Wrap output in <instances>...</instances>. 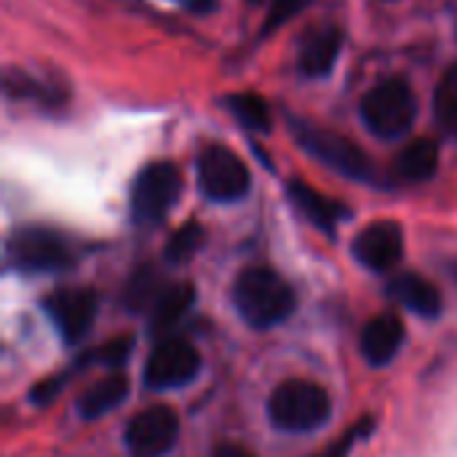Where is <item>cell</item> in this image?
Segmentation results:
<instances>
[{
    "label": "cell",
    "instance_id": "cell-24",
    "mask_svg": "<svg viewBox=\"0 0 457 457\" xmlns=\"http://www.w3.org/2000/svg\"><path fill=\"white\" fill-rule=\"evenodd\" d=\"M370 426H372L370 420H367V423H361L359 428H353L351 434H345L340 442H335L332 447H327L324 453H319V455H313V457H348V453L353 450V445L361 439V434H367V431H370Z\"/></svg>",
    "mask_w": 457,
    "mask_h": 457
},
{
    "label": "cell",
    "instance_id": "cell-5",
    "mask_svg": "<svg viewBox=\"0 0 457 457\" xmlns=\"http://www.w3.org/2000/svg\"><path fill=\"white\" fill-rule=\"evenodd\" d=\"M182 193L179 169L169 161L150 163L139 171L131 187V217L139 225L161 222Z\"/></svg>",
    "mask_w": 457,
    "mask_h": 457
},
{
    "label": "cell",
    "instance_id": "cell-19",
    "mask_svg": "<svg viewBox=\"0 0 457 457\" xmlns=\"http://www.w3.org/2000/svg\"><path fill=\"white\" fill-rule=\"evenodd\" d=\"M434 115H436V123L450 137H457V62L442 75V80L436 86Z\"/></svg>",
    "mask_w": 457,
    "mask_h": 457
},
{
    "label": "cell",
    "instance_id": "cell-12",
    "mask_svg": "<svg viewBox=\"0 0 457 457\" xmlns=\"http://www.w3.org/2000/svg\"><path fill=\"white\" fill-rule=\"evenodd\" d=\"M404 324L396 313H380L361 332V356L372 367H386L404 345Z\"/></svg>",
    "mask_w": 457,
    "mask_h": 457
},
{
    "label": "cell",
    "instance_id": "cell-9",
    "mask_svg": "<svg viewBox=\"0 0 457 457\" xmlns=\"http://www.w3.org/2000/svg\"><path fill=\"white\" fill-rule=\"evenodd\" d=\"M179 439V418L171 407H150L131 418L123 445L131 457H163Z\"/></svg>",
    "mask_w": 457,
    "mask_h": 457
},
{
    "label": "cell",
    "instance_id": "cell-7",
    "mask_svg": "<svg viewBox=\"0 0 457 457\" xmlns=\"http://www.w3.org/2000/svg\"><path fill=\"white\" fill-rule=\"evenodd\" d=\"M198 185L209 201L233 204L249 193L252 177L246 163L233 150L222 145H212L198 158Z\"/></svg>",
    "mask_w": 457,
    "mask_h": 457
},
{
    "label": "cell",
    "instance_id": "cell-10",
    "mask_svg": "<svg viewBox=\"0 0 457 457\" xmlns=\"http://www.w3.org/2000/svg\"><path fill=\"white\" fill-rule=\"evenodd\" d=\"M96 295L86 287H67L46 297V313L64 343H78L96 319Z\"/></svg>",
    "mask_w": 457,
    "mask_h": 457
},
{
    "label": "cell",
    "instance_id": "cell-16",
    "mask_svg": "<svg viewBox=\"0 0 457 457\" xmlns=\"http://www.w3.org/2000/svg\"><path fill=\"white\" fill-rule=\"evenodd\" d=\"M126 396H129V378L123 372H112L83 391V396L78 399V415L83 420H96L112 412L115 407H120Z\"/></svg>",
    "mask_w": 457,
    "mask_h": 457
},
{
    "label": "cell",
    "instance_id": "cell-3",
    "mask_svg": "<svg viewBox=\"0 0 457 457\" xmlns=\"http://www.w3.org/2000/svg\"><path fill=\"white\" fill-rule=\"evenodd\" d=\"M361 118L364 126L380 139L404 137L418 118V102L412 88L404 80L378 83L361 99Z\"/></svg>",
    "mask_w": 457,
    "mask_h": 457
},
{
    "label": "cell",
    "instance_id": "cell-11",
    "mask_svg": "<svg viewBox=\"0 0 457 457\" xmlns=\"http://www.w3.org/2000/svg\"><path fill=\"white\" fill-rule=\"evenodd\" d=\"M353 257L375 270L386 273L396 268L404 257V233L394 220H378L367 225L356 238H353Z\"/></svg>",
    "mask_w": 457,
    "mask_h": 457
},
{
    "label": "cell",
    "instance_id": "cell-18",
    "mask_svg": "<svg viewBox=\"0 0 457 457\" xmlns=\"http://www.w3.org/2000/svg\"><path fill=\"white\" fill-rule=\"evenodd\" d=\"M195 303V287L193 284H171L166 287L155 305H153V329L163 332V329H171L177 321H182V316L193 308Z\"/></svg>",
    "mask_w": 457,
    "mask_h": 457
},
{
    "label": "cell",
    "instance_id": "cell-26",
    "mask_svg": "<svg viewBox=\"0 0 457 457\" xmlns=\"http://www.w3.org/2000/svg\"><path fill=\"white\" fill-rule=\"evenodd\" d=\"M212 457H254L246 447H241V445H220Z\"/></svg>",
    "mask_w": 457,
    "mask_h": 457
},
{
    "label": "cell",
    "instance_id": "cell-6",
    "mask_svg": "<svg viewBox=\"0 0 457 457\" xmlns=\"http://www.w3.org/2000/svg\"><path fill=\"white\" fill-rule=\"evenodd\" d=\"M295 137L305 153H311L316 161L329 166L332 171L356 179V182H370L372 179V163L370 158L345 137L324 129H313L305 123H295Z\"/></svg>",
    "mask_w": 457,
    "mask_h": 457
},
{
    "label": "cell",
    "instance_id": "cell-22",
    "mask_svg": "<svg viewBox=\"0 0 457 457\" xmlns=\"http://www.w3.org/2000/svg\"><path fill=\"white\" fill-rule=\"evenodd\" d=\"M131 348H134V340L129 335H120L115 340L104 343L102 348H96V361L99 364H107V367H120L129 359Z\"/></svg>",
    "mask_w": 457,
    "mask_h": 457
},
{
    "label": "cell",
    "instance_id": "cell-21",
    "mask_svg": "<svg viewBox=\"0 0 457 457\" xmlns=\"http://www.w3.org/2000/svg\"><path fill=\"white\" fill-rule=\"evenodd\" d=\"M204 244V228L198 222H187L182 225L171 238H169V246H166V260L179 265V262H187Z\"/></svg>",
    "mask_w": 457,
    "mask_h": 457
},
{
    "label": "cell",
    "instance_id": "cell-27",
    "mask_svg": "<svg viewBox=\"0 0 457 457\" xmlns=\"http://www.w3.org/2000/svg\"><path fill=\"white\" fill-rule=\"evenodd\" d=\"M182 3H185L187 8H193V11H209V8L214 5L212 0H182Z\"/></svg>",
    "mask_w": 457,
    "mask_h": 457
},
{
    "label": "cell",
    "instance_id": "cell-1",
    "mask_svg": "<svg viewBox=\"0 0 457 457\" xmlns=\"http://www.w3.org/2000/svg\"><path fill=\"white\" fill-rule=\"evenodd\" d=\"M233 303L249 327L270 329L295 313L297 295L276 270L265 265H252L238 273L233 284Z\"/></svg>",
    "mask_w": 457,
    "mask_h": 457
},
{
    "label": "cell",
    "instance_id": "cell-13",
    "mask_svg": "<svg viewBox=\"0 0 457 457\" xmlns=\"http://www.w3.org/2000/svg\"><path fill=\"white\" fill-rule=\"evenodd\" d=\"M340 48H343V35L335 29V27H321L316 29L300 48V72L305 78H321L327 75L337 56H340Z\"/></svg>",
    "mask_w": 457,
    "mask_h": 457
},
{
    "label": "cell",
    "instance_id": "cell-8",
    "mask_svg": "<svg viewBox=\"0 0 457 457\" xmlns=\"http://www.w3.org/2000/svg\"><path fill=\"white\" fill-rule=\"evenodd\" d=\"M201 372V353L187 340L171 337L155 345L145 364V383L153 391H171L193 383Z\"/></svg>",
    "mask_w": 457,
    "mask_h": 457
},
{
    "label": "cell",
    "instance_id": "cell-17",
    "mask_svg": "<svg viewBox=\"0 0 457 457\" xmlns=\"http://www.w3.org/2000/svg\"><path fill=\"white\" fill-rule=\"evenodd\" d=\"M436 169H439V147L434 139H415L396 158V171L407 182H426L436 174Z\"/></svg>",
    "mask_w": 457,
    "mask_h": 457
},
{
    "label": "cell",
    "instance_id": "cell-4",
    "mask_svg": "<svg viewBox=\"0 0 457 457\" xmlns=\"http://www.w3.org/2000/svg\"><path fill=\"white\" fill-rule=\"evenodd\" d=\"M8 262L24 273H54L75 262L72 244L48 228H21L8 241Z\"/></svg>",
    "mask_w": 457,
    "mask_h": 457
},
{
    "label": "cell",
    "instance_id": "cell-2",
    "mask_svg": "<svg viewBox=\"0 0 457 457\" xmlns=\"http://www.w3.org/2000/svg\"><path fill=\"white\" fill-rule=\"evenodd\" d=\"M268 415L276 428L289 434H305L321 428L332 415L329 394L313 380H287L281 383L268 402Z\"/></svg>",
    "mask_w": 457,
    "mask_h": 457
},
{
    "label": "cell",
    "instance_id": "cell-25",
    "mask_svg": "<svg viewBox=\"0 0 457 457\" xmlns=\"http://www.w3.org/2000/svg\"><path fill=\"white\" fill-rule=\"evenodd\" d=\"M59 386H62V380H48V383H43V386H37V388L32 391V399H35L37 404H40V402H51V399L56 396Z\"/></svg>",
    "mask_w": 457,
    "mask_h": 457
},
{
    "label": "cell",
    "instance_id": "cell-15",
    "mask_svg": "<svg viewBox=\"0 0 457 457\" xmlns=\"http://www.w3.org/2000/svg\"><path fill=\"white\" fill-rule=\"evenodd\" d=\"M391 297L423 319H436L445 305L442 292L431 281H426L415 273H404L396 281H391Z\"/></svg>",
    "mask_w": 457,
    "mask_h": 457
},
{
    "label": "cell",
    "instance_id": "cell-14",
    "mask_svg": "<svg viewBox=\"0 0 457 457\" xmlns=\"http://www.w3.org/2000/svg\"><path fill=\"white\" fill-rule=\"evenodd\" d=\"M289 198L321 230H335V225L348 217V209L343 204H337L335 198L321 195L319 190H313L311 185H305L300 179L289 182Z\"/></svg>",
    "mask_w": 457,
    "mask_h": 457
},
{
    "label": "cell",
    "instance_id": "cell-20",
    "mask_svg": "<svg viewBox=\"0 0 457 457\" xmlns=\"http://www.w3.org/2000/svg\"><path fill=\"white\" fill-rule=\"evenodd\" d=\"M228 110L252 131H268L270 129V112H268V104L260 94H252V91L230 94Z\"/></svg>",
    "mask_w": 457,
    "mask_h": 457
},
{
    "label": "cell",
    "instance_id": "cell-23",
    "mask_svg": "<svg viewBox=\"0 0 457 457\" xmlns=\"http://www.w3.org/2000/svg\"><path fill=\"white\" fill-rule=\"evenodd\" d=\"M311 0H273L270 3V11H268V21H265V32L287 24L295 13H300L303 8H308Z\"/></svg>",
    "mask_w": 457,
    "mask_h": 457
}]
</instances>
